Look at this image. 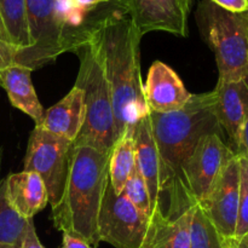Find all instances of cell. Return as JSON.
Returning <instances> with one entry per match:
<instances>
[{
    "label": "cell",
    "instance_id": "obj_10",
    "mask_svg": "<svg viewBox=\"0 0 248 248\" xmlns=\"http://www.w3.org/2000/svg\"><path fill=\"white\" fill-rule=\"evenodd\" d=\"M239 201L240 166L239 156L235 155L213 184L207 198L199 203L225 241L235 239Z\"/></svg>",
    "mask_w": 248,
    "mask_h": 248
},
{
    "label": "cell",
    "instance_id": "obj_28",
    "mask_svg": "<svg viewBox=\"0 0 248 248\" xmlns=\"http://www.w3.org/2000/svg\"><path fill=\"white\" fill-rule=\"evenodd\" d=\"M62 246L61 248H93L85 239L72 232H62Z\"/></svg>",
    "mask_w": 248,
    "mask_h": 248
},
{
    "label": "cell",
    "instance_id": "obj_16",
    "mask_svg": "<svg viewBox=\"0 0 248 248\" xmlns=\"http://www.w3.org/2000/svg\"><path fill=\"white\" fill-rule=\"evenodd\" d=\"M5 198L9 205L26 219L38 215L48 203L43 179L31 171L10 174L5 179Z\"/></svg>",
    "mask_w": 248,
    "mask_h": 248
},
{
    "label": "cell",
    "instance_id": "obj_31",
    "mask_svg": "<svg viewBox=\"0 0 248 248\" xmlns=\"http://www.w3.org/2000/svg\"><path fill=\"white\" fill-rule=\"evenodd\" d=\"M234 248H248V232L237 240H232Z\"/></svg>",
    "mask_w": 248,
    "mask_h": 248
},
{
    "label": "cell",
    "instance_id": "obj_23",
    "mask_svg": "<svg viewBox=\"0 0 248 248\" xmlns=\"http://www.w3.org/2000/svg\"><path fill=\"white\" fill-rule=\"evenodd\" d=\"M123 194L138 211L144 213L148 217L153 218L152 201H150L149 190H148L145 181L140 176V172L137 171V169H135L133 173L131 174L128 181L126 182Z\"/></svg>",
    "mask_w": 248,
    "mask_h": 248
},
{
    "label": "cell",
    "instance_id": "obj_14",
    "mask_svg": "<svg viewBox=\"0 0 248 248\" xmlns=\"http://www.w3.org/2000/svg\"><path fill=\"white\" fill-rule=\"evenodd\" d=\"M135 140L136 169L145 181L149 190L153 217H160L164 216L161 211V169L149 115L144 116L137 123Z\"/></svg>",
    "mask_w": 248,
    "mask_h": 248
},
{
    "label": "cell",
    "instance_id": "obj_5",
    "mask_svg": "<svg viewBox=\"0 0 248 248\" xmlns=\"http://www.w3.org/2000/svg\"><path fill=\"white\" fill-rule=\"evenodd\" d=\"M201 38L213 51L218 81H236L248 77V18L201 0L195 12Z\"/></svg>",
    "mask_w": 248,
    "mask_h": 248
},
{
    "label": "cell",
    "instance_id": "obj_29",
    "mask_svg": "<svg viewBox=\"0 0 248 248\" xmlns=\"http://www.w3.org/2000/svg\"><path fill=\"white\" fill-rule=\"evenodd\" d=\"M237 155H242L248 160V120L245 123L244 128H242L241 140H240V148Z\"/></svg>",
    "mask_w": 248,
    "mask_h": 248
},
{
    "label": "cell",
    "instance_id": "obj_32",
    "mask_svg": "<svg viewBox=\"0 0 248 248\" xmlns=\"http://www.w3.org/2000/svg\"><path fill=\"white\" fill-rule=\"evenodd\" d=\"M0 40L9 41V43H11L9 39V35H7V33H6V29H5L4 23H2L1 16H0Z\"/></svg>",
    "mask_w": 248,
    "mask_h": 248
},
{
    "label": "cell",
    "instance_id": "obj_33",
    "mask_svg": "<svg viewBox=\"0 0 248 248\" xmlns=\"http://www.w3.org/2000/svg\"><path fill=\"white\" fill-rule=\"evenodd\" d=\"M224 248H234V246H232V240H228V241H225Z\"/></svg>",
    "mask_w": 248,
    "mask_h": 248
},
{
    "label": "cell",
    "instance_id": "obj_30",
    "mask_svg": "<svg viewBox=\"0 0 248 248\" xmlns=\"http://www.w3.org/2000/svg\"><path fill=\"white\" fill-rule=\"evenodd\" d=\"M73 1H74L75 5L82 7V9H91V7L108 1V0H73Z\"/></svg>",
    "mask_w": 248,
    "mask_h": 248
},
{
    "label": "cell",
    "instance_id": "obj_18",
    "mask_svg": "<svg viewBox=\"0 0 248 248\" xmlns=\"http://www.w3.org/2000/svg\"><path fill=\"white\" fill-rule=\"evenodd\" d=\"M136 126H130L114 143L108 159V177L116 194H121L136 169Z\"/></svg>",
    "mask_w": 248,
    "mask_h": 248
},
{
    "label": "cell",
    "instance_id": "obj_8",
    "mask_svg": "<svg viewBox=\"0 0 248 248\" xmlns=\"http://www.w3.org/2000/svg\"><path fill=\"white\" fill-rule=\"evenodd\" d=\"M73 143L35 126L27 145L23 171L35 172L43 179L48 203L55 207L62 196L69 169Z\"/></svg>",
    "mask_w": 248,
    "mask_h": 248
},
{
    "label": "cell",
    "instance_id": "obj_17",
    "mask_svg": "<svg viewBox=\"0 0 248 248\" xmlns=\"http://www.w3.org/2000/svg\"><path fill=\"white\" fill-rule=\"evenodd\" d=\"M31 72L33 70L22 64H11L0 73V86L6 91L15 108L31 116L35 126H40L45 110L34 90Z\"/></svg>",
    "mask_w": 248,
    "mask_h": 248
},
{
    "label": "cell",
    "instance_id": "obj_26",
    "mask_svg": "<svg viewBox=\"0 0 248 248\" xmlns=\"http://www.w3.org/2000/svg\"><path fill=\"white\" fill-rule=\"evenodd\" d=\"M21 248H45L40 242V240H39L38 234H36L33 218H29L28 223H27L26 232H24L23 239H22Z\"/></svg>",
    "mask_w": 248,
    "mask_h": 248
},
{
    "label": "cell",
    "instance_id": "obj_22",
    "mask_svg": "<svg viewBox=\"0 0 248 248\" xmlns=\"http://www.w3.org/2000/svg\"><path fill=\"white\" fill-rule=\"evenodd\" d=\"M190 248H224L225 240L199 203L190 208Z\"/></svg>",
    "mask_w": 248,
    "mask_h": 248
},
{
    "label": "cell",
    "instance_id": "obj_19",
    "mask_svg": "<svg viewBox=\"0 0 248 248\" xmlns=\"http://www.w3.org/2000/svg\"><path fill=\"white\" fill-rule=\"evenodd\" d=\"M155 227L145 248H190V210L176 219L153 217Z\"/></svg>",
    "mask_w": 248,
    "mask_h": 248
},
{
    "label": "cell",
    "instance_id": "obj_4",
    "mask_svg": "<svg viewBox=\"0 0 248 248\" xmlns=\"http://www.w3.org/2000/svg\"><path fill=\"white\" fill-rule=\"evenodd\" d=\"M72 52L79 57L75 86L82 90L86 107L84 126L73 145L92 147L109 156L115 143V118L108 80L96 52L82 36H73Z\"/></svg>",
    "mask_w": 248,
    "mask_h": 248
},
{
    "label": "cell",
    "instance_id": "obj_6",
    "mask_svg": "<svg viewBox=\"0 0 248 248\" xmlns=\"http://www.w3.org/2000/svg\"><path fill=\"white\" fill-rule=\"evenodd\" d=\"M26 12L31 45L18 51L17 64L35 70L70 52V38L57 0H26Z\"/></svg>",
    "mask_w": 248,
    "mask_h": 248
},
{
    "label": "cell",
    "instance_id": "obj_9",
    "mask_svg": "<svg viewBox=\"0 0 248 248\" xmlns=\"http://www.w3.org/2000/svg\"><path fill=\"white\" fill-rule=\"evenodd\" d=\"M235 155L222 136L213 133L200 140L184 174L191 206L201 203L207 198L213 184Z\"/></svg>",
    "mask_w": 248,
    "mask_h": 248
},
{
    "label": "cell",
    "instance_id": "obj_25",
    "mask_svg": "<svg viewBox=\"0 0 248 248\" xmlns=\"http://www.w3.org/2000/svg\"><path fill=\"white\" fill-rule=\"evenodd\" d=\"M21 47L9 43V41L0 40V73L5 68L10 67L16 63V57Z\"/></svg>",
    "mask_w": 248,
    "mask_h": 248
},
{
    "label": "cell",
    "instance_id": "obj_11",
    "mask_svg": "<svg viewBox=\"0 0 248 248\" xmlns=\"http://www.w3.org/2000/svg\"><path fill=\"white\" fill-rule=\"evenodd\" d=\"M128 12L140 36L166 31L186 38L191 0H127Z\"/></svg>",
    "mask_w": 248,
    "mask_h": 248
},
{
    "label": "cell",
    "instance_id": "obj_1",
    "mask_svg": "<svg viewBox=\"0 0 248 248\" xmlns=\"http://www.w3.org/2000/svg\"><path fill=\"white\" fill-rule=\"evenodd\" d=\"M91 45L104 70L115 118V142L130 126L149 115L140 78V40L127 0H108L87 10L81 27L73 31Z\"/></svg>",
    "mask_w": 248,
    "mask_h": 248
},
{
    "label": "cell",
    "instance_id": "obj_2",
    "mask_svg": "<svg viewBox=\"0 0 248 248\" xmlns=\"http://www.w3.org/2000/svg\"><path fill=\"white\" fill-rule=\"evenodd\" d=\"M215 92L191 94L181 110L160 114L150 111V126L161 169V211L176 219L191 206L186 186V169L203 137H224L216 115Z\"/></svg>",
    "mask_w": 248,
    "mask_h": 248
},
{
    "label": "cell",
    "instance_id": "obj_21",
    "mask_svg": "<svg viewBox=\"0 0 248 248\" xmlns=\"http://www.w3.org/2000/svg\"><path fill=\"white\" fill-rule=\"evenodd\" d=\"M0 16L11 44L21 48L29 47L26 0H0Z\"/></svg>",
    "mask_w": 248,
    "mask_h": 248
},
{
    "label": "cell",
    "instance_id": "obj_24",
    "mask_svg": "<svg viewBox=\"0 0 248 248\" xmlns=\"http://www.w3.org/2000/svg\"><path fill=\"white\" fill-rule=\"evenodd\" d=\"M239 156L240 166V201L235 239L237 240L248 232V160L242 155Z\"/></svg>",
    "mask_w": 248,
    "mask_h": 248
},
{
    "label": "cell",
    "instance_id": "obj_7",
    "mask_svg": "<svg viewBox=\"0 0 248 248\" xmlns=\"http://www.w3.org/2000/svg\"><path fill=\"white\" fill-rule=\"evenodd\" d=\"M155 220L138 211L128 199L116 194L108 182L98 217V237L115 248H145Z\"/></svg>",
    "mask_w": 248,
    "mask_h": 248
},
{
    "label": "cell",
    "instance_id": "obj_13",
    "mask_svg": "<svg viewBox=\"0 0 248 248\" xmlns=\"http://www.w3.org/2000/svg\"><path fill=\"white\" fill-rule=\"evenodd\" d=\"M143 93L149 111L160 114L181 110L191 98L178 74L160 61L150 65Z\"/></svg>",
    "mask_w": 248,
    "mask_h": 248
},
{
    "label": "cell",
    "instance_id": "obj_27",
    "mask_svg": "<svg viewBox=\"0 0 248 248\" xmlns=\"http://www.w3.org/2000/svg\"><path fill=\"white\" fill-rule=\"evenodd\" d=\"M222 9L235 14H245L248 10V0H211Z\"/></svg>",
    "mask_w": 248,
    "mask_h": 248
},
{
    "label": "cell",
    "instance_id": "obj_15",
    "mask_svg": "<svg viewBox=\"0 0 248 248\" xmlns=\"http://www.w3.org/2000/svg\"><path fill=\"white\" fill-rule=\"evenodd\" d=\"M85 116L84 93L80 87L74 85L60 102L44 113L43 123L39 127L73 143L84 126Z\"/></svg>",
    "mask_w": 248,
    "mask_h": 248
},
{
    "label": "cell",
    "instance_id": "obj_34",
    "mask_svg": "<svg viewBox=\"0 0 248 248\" xmlns=\"http://www.w3.org/2000/svg\"><path fill=\"white\" fill-rule=\"evenodd\" d=\"M245 15H246V17H247V18H248V10H247L246 12H245Z\"/></svg>",
    "mask_w": 248,
    "mask_h": 248
},
{
    "label": "cell",
    "instance_id": "obj_3",
    "mask_svg": "<svg viewBox=\"0 0 248 248\" xmlns=\"http://www.w3.org/2000/svg\"><path fill=\"white\" fill-rule=\"evenodd\" d=\"M108 155L87 145H73L62 196L52 207L56 229L72 232L98 247V217L106 193Z\"/></svg>",
    "mask_w": 248,
    "mask_h": 248
},
{
    "label": "cell",
    "instance_id": "obj_35",
    "mask_svg": "<svg viewBox=\"0 0 248 248\" xmlns=\"http://www.w3.org/2000/svg\"><path fill=\"white\" fill-rule=\"evenodd\" d=\"M93 248H98V247H93Z\"/></svg>",
    "mask_w": 248,
    "mask_h": 248
},
{
    "label": "cell",
    "instance_id": "obj_20",
    "mask_svg": "<svg viewBox=\"0 0 248 248\" xmlns=\"http://www.w3.org/2000/svg\"><path fill=\"white\" fill-rule=\"evenodd\" d=\"M27 223L28 219L9 205L5 198V179L0 181V248H21Z\"/></svg>",
    "mask_w": 248,
    "mask_h": 248
},
{
    "label": "cell",
    "instance_id": "obj_12",
    "mask_svg": "<svg viewBox=\"0 0 248 248\" xmlns=\"http://www.w3.org/2000/svg\"><path fill=\"white\" fill-rule=\"evenodd\" d=\"M213 92L218 123L237 155L242 128L248 120V77L236 81H218Z\"/></svg>",
    "mask_w": 248,
    "mask_h": 248
}]
</instances>
